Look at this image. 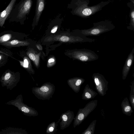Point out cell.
<instances>
[{
	"label": "cell",
	"mask_w": 134,
	"mask_h": 134,
	"mask_svg": "<svg viewBox=\"0 0 134 134\" xmlns=\"http://www.w3.org/2000/svg\"><path fill=\"white\" fill-rule=\"evenodd\" d=\"M32 4V0H21L14 6L7 19L10 22H19L21 24H23Z\"/></svg>",
	"instance_id": "6da1fadb"
},
{
	"label": "cell",
	"mask_w": 134,
	"mask_h": 134,
	"mask_svg": "<svg viewBox=\"0 0 134 134\" xmlns=\"http://www.w3.org/2000/svg\"><path fill=\"white\" fill-rule=\"evenodd\" d=\"M115 28L110 22L103 21L93 24V27L88 29L78 30V35L87 37L97 36L110 31Z\"/></svg>",
	"instance_id": "7a4b0ae2"
},
{
	"label": "cell",
	"mask_w": 134,
	"mask_h": 134,
	"mask_svg": "<svg viewBox=\"0 0 134 134\" xmlns=\"http://www.w3.org/2000/svg\"><path fill=\"white\" fill-rule=\"evenodd\" d=\"M20 79L19 72L13 71L8 69L2 75L0 78V82L2 87H6L7 89L12 90L17 86Z\"/></svg>",
	"instance_id": "3957f363"
},
{
	"label": "cell",
	"mask_w": 134,
	"mask_h": 134,
	"mask_svg": "<svg viewBox=\"0 0 134 134\" xmlns=\"http://www.w3.org/2000/svg\"><path fill=\"white\" fill-rule=\"evenodd\" d=\"M55 89L54 85L50 82L44 83L41 87L32 88L33 94L38 99H49L52 97Z\"/></svg>",
	"instance_id": "277c9868"
},
{
	"label": "cell",
	"mask_w": 134,
	"mask_h": 134,
	"mask_svg": "<svg viewBox=\"0 0 134 134\" xmlns=\"http://www.w3.org/2000/svg\"><path fill=\"white\" fill-rule=\"evenodd\" d=\"M5 104L16 107L25 115L34 116L38 115L37 111L35 109L28 106L23 103V97L21 94L18 96L15 99L9 100Z\"/></svg>",
	"instance_id": "5b68a950"
},
{
	"label": "cell",
	"mask_w": 134,
	"mask_h": 134,
	"mask_svg": "<svg viewBox=\"0 0 134 134\" xmlns=\"http://www.w3.org/2000/svg\"><path fill=\"white\" fill-rule=\"evenodd\" d=\"M71 55L74 59L84 62L94 61L99 58L98 55L94 52L85 48L75 49L72 52Z\"/></svg>",
	"instance_id": "8992f818"
},
{
	"label": "cell",
	"mask_w": 134,
	"mask_h": 134,
	"mask_svg": "<svg viewBox=\"0 0 134 134\" xmlns=\"http://www.w3.org/2000/svg\"><path fill=\"white\" fill-rule=\"evenodd\" d=\"M97 100L91 101L83 108L80 109L74 118V127L79 125L94 109L97 105Z\"/></svg>",
	"instance_id": "52a82bcc"
},
{
	"label": "cell",
	"mask_w": 134,
	"mask_h": 134,
	"mask_svg": "<svg viewBox=\"0 0 134 134\" xmlns=\"http://www.w3.org/2000/svg\"><path fill=\"white\" fill-rule=\"evenodd\" d=\"M92 78L97 91L100 95L104 96L108 90V81L103 75L99 73H94Z\"/></svg>",
	"instance_id": "ba28073f"
},
{
	"label": "cell",
	"mask_w": 134,
	"mask_h": 134,
	"mask_svg": "<svg viewBox=\"0 0 134 134\" xmlns=\"http://www.w3.org/2000/svg\"><path fill=\"white\" fill-rule=\"evenodd\" d=\"M22 33L12 30L4 31L0 34V44L14 40H22L24 37Z\"/></svg>",
	"instance_id": "9c48e42d"
},
{
	"label": "cell",
	"mask_w": 134,
	"mask_h": 134,
	"mask_svg": "<svg viewBox=\"0 0 134 134\" xmlns=\"http://www.w3.org/2000/svg\"><path fill=\"white\" fill-rule=\"evenodd\" d=\"M74 118V115L72 111L68 110L61 114L60 119L61 121L60 122V129L63 130L68 127Z\"/></svg>",
	"instance_id": "30bf717a"
},
{
	"label": "cell",
	"mask_w": 134,
	"mask_h": 134,
	"mask_svg": "<svg viewBox=\"0 0 134 134\" xmlns=\"http://www.w3.org/2000/svg\"><path fill=\"white\" fill-rule=\"evenodd\" d=\"M45 5V0H37L35 14L33 21L32 26L37 25Z\"/></svg>",
	"instance_id": "8fae6325"
},
{
	"label": "cell",
	"mask_w": 134,
	"mask_h": 134,
	"mask_svg": "<svg viewBox=\"0 0 134 134\" xmlns=\"http://www.w3.org/2000/svg\"><path fill=\"white\" fill-rule=\"evenodd\" d=\"M134 59V48H133L131 52L129 54L123 68L122 78L123 80L126 79L130 71Z\"/></svg>",
	"instance_id": "7c38bea8"
},
{
	"label": "cell",
	"mask_w": 134,
	"mask_h": 134,
	"mask_svg": "<svg viewBox=\"0 0 134 134\" xmlns=\"http://www.w3.org/2000/svg\"><path fill=\"white\" fill-rule=\"evenodd\" d=\"M17 0H11L6 8L2 12H0V26L2 27L5 20L15 5Z\"/></svg>",
	"instance_id": "4fadbf2b"
},
{
	"label": "cell",
	"mask_w": 134,
	"mask_h": 134,
	"mask_svg": "<svg viewBox=\"0 0 134 134\" xmlns=\"http://www.w3.org/2000/svg\"><path fill=\"white\" fill-rule=\"evenodd\" d=\"M30 44V42L27 40H14L1 43L0 45L9 49L13 47L28 46Z\"/></svg>",
	"instance_id": "5bb4252c"
},
{
	"label": "cell",
	"mask_w": 134,
	"mask_h": 134,
	"mask_svg": "<svg viewBox=\"0 0 134 134\" xmlns=\"http://www.w3.org/2000/svg\"><path fill=\"white\" fill-rule=\"evenodd\" d=\"M85 81V80L82 78L76 77L68 80V84L75 92H78L80 90L81 85Z\"/></svg>",
	"instance_id": "9a60e30c"
},
{
	"label": "cell",
	"mask_w": 134,
	"mask_h": 134,
	"mask_svg": "<svg viewBox=\"0 0 134 134\" xmlns=\"http://www.w3.org/2000/svg\"><path fill=\"white\" fill-rule=\"evenodd\" d=\"M12 53L5 48H0V68L4 66L8 62L9 57H12Z\"/></svg>",
	"instance_id": "2e32d148"
},
{
	"label": "cell",
	"mask_w": 134,
	"mask_h": 134,
	"mask_svg": "<svg viewBox=\"0 0 134 134\" xmlns=\"http://www.w3.org/2000/svg\"><path fill=\"white\" fill-rule=\"evenodd\" d=\"M28 133L25 130L21 128L9 127L2 129L0 134H27Z\"/></svg>",
	"instance_id": "e0dca14e"
},
{
	"label": "cell",
	"mask_w": 134,
	"mask_h": 134,
	"mask_svg": "<svg viewBox=\"0 0 134 134\" xmlns=\"http://www.w3.org/2000/svg\"><path fill=\"white\" fill-rule=\"evenodd\" d=\"M97 94L95 92L90 88L88 85H87L83 90L82 99L85 100H89L94 98Z\"/></svg>",
	"instance_id": "ac0fdd59"
},
{
	"label": "cell",
	"mask_w": 134,
	"mask_h": 134,
	"mask_svg": "<svg viewBox=\"0 0 134 134\" xmlns=\"http://www.w3.org/2000/svg\"><path fill=\"white\" fill-rule=\"evenodd\" d=\"M121 105L123 113L127 115L130 116L131 115L133 111L127 98L124 99L122 102Z\"/></svg>",
	"instance_id": "d6986e66"
},
{
	"label": "cell",
	"mask_w": 134,
	"mask_h": 134,
	"mask_svg": "<svg viewBox=\"0 0 134 134\" xmlns=\"http://www.w3.org/2000/svg\"><path fill=\"white\" fill-rule=\"evenodd\" d=\"M20 56L23 58V61L20 60H18L19 62L20 65L25 68L28 71H30L31 70V64L29 59L28 57H27L26 53L25 55L22 52H20Z\"/></svg>",
	"instance_id": "ffe728a7"
},
{
	"label": "cell",
	"mask_w": 134,
	"mask_h": 134,
	"mask_svg": "<svg viewBox=\"0 0 134 134\" xmlns=\"http://www.w3.org/2000/svg\"><path fill=\"white\" fill-rule=\"evenodd\" d=\"M26 54L34 62L35 65L37 66L38 65L40 53L37 54H36L33 50L29 48L26 53Z\"/></svg>",
	"instance_id": "44dd1931"
},
{
	"label": "cell",
	"mask_w": 134,
	"mask_h": 134,
	"mask_svg": "<svg viewBox=\"0 0 134 134\" xmlns=\"http://www.w3.org/2000/svg\"><path fill=\"white\" fill-rule=\"evenodd\" d=\"M57 123L53 122L48 126L46 130L47 134H53L57 131Z\"/></svg>",
	"instance_id": "7402d4cb"
},
{
	"label": "cell",
	"mask_w": 134,
	"mask_h": 134,
	"mask_svg": "<svg viewBox=\"0 0 134 134\" xmlns=\"http://www.w3.org/2000/svg\"><path fill=\"white\" fill-rule=\"evenodd\" d=\"M96 120L93 121L88 127L87 128L82 134H93L96 123Z\"/></svg>",
	"instance_id": "603a6c76"
},
{
	"label": "cell",
	"mask_w": 134,
	"mask_h": 134,
	"mask_svg": "<svg viewBox=\"0 0 134 134\" xmlns=\"http://www.w3.org/2000/svg\"><path fill=\"white\" fill-rule=\"evenodd\" d=\"M130 102L132 105V107L133 109L134 108V83L133 82L132 83V86L131 87V92L130 93Z\"/></svg>",
	"instance_id": "cb8c5ba5"
},
{
	"label": "cell",
	"mask_w": 134,
	"mask_h": 134,
	"mask_svg": "<svg viewBox=\"0 0 134 134\" xmlns=\"http://www.w3.org/2000/svg\"><path fill=\"white\" fill-rule=\"evenodd\" d=\"M58 27V25H55L54 26L52 29L51 31V32L52 33H55L57 31Z\"/></svg>",
	"instance_id": "d4e9b609"
},
{
	"label": "cell",
	"mask_w": 134,
	"mask_h": 134,
	"mask_svg": "<svg viewBox=\"0 0 134 134\" xmlns=\"http://www.w3.org/2000/svg\"><path fill=\"white\" fill-rule=\"evenodd\" d=\"M36 46L37 49L39 50H42L43 49L42 46L39 44H36Z\"/></svg>",
	"instance_id": "484cf974"
},
{
	"label": "cell",
	"mask_w": 134,
	"mask_h": 134,
	"mask_svg": "<svg viewBox=\"0 0 134 134\" xmlns=\"http://www.w3.org/2000/svg\"><path fill=\"white\" fill-rule=\"evenodd\" d=\"M54 61V59L53 58H51L48 60V63H51L53 62Z\"/></svg>",
	"instance_id": "4316f807"
}]
</instances>
